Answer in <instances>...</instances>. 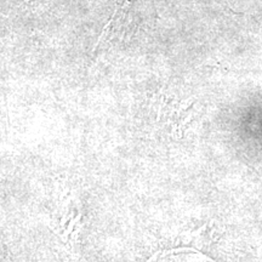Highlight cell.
I'll list each match as a JSON object with an SVG mask.
<instances>
[{"mask_svg":"<svg viewBox=\"0 0 262 262\" xmlns=\"http://www.w3.org/2000/svg\"><path fill=\"white\" fill-rule=\"evenodd\" d=\"M130 0H126L124 4H120L114 10L113 15L111 16L110 21L104 26L100 37H98L96 44H95L94 50H96L98 45L103 42L106 39L114 37L116 34H123L124 32L129 28V26L133 19H131V11H130Z\"/></svg>","mask_w":262,"mask_h":262,"instance_id":"6da1fadb","label":"cell"}]
</instances>
